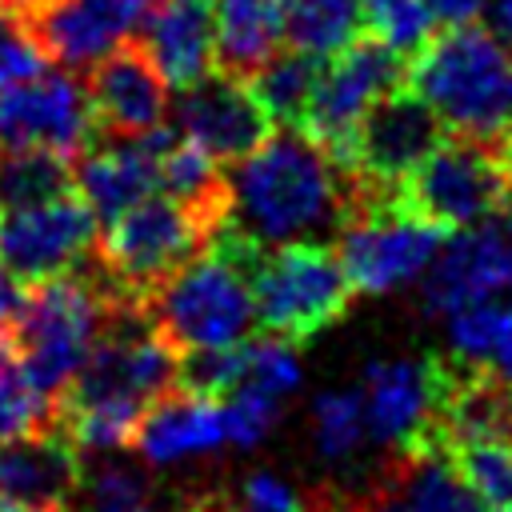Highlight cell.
Masks as SVG:
<instances>
[{
  "label": "cell",
  "mask_w": 512,
  "mask_h": 512,
  "mask_svg": "<svg viewBox=\"0 0 512 512\" xmlns=\"http://www.w3.org/2000/svg\"><path fill=\"white\" fill-rule=\"evenodd\" d=\"M224 180L228 208L220 228H232L256 248L332 244L368 192L320 140L292 124H276Z\"/></svg>",
  "instance_id": "obj_1"
},
{
  "label": "cell",
  "mask_w": 512,
  "mask_h": 512,
  "mask_svg": "<svg viewBox=\"0 0 512 512\" xmlns=\"http://www.w3.org/2000/svg\"><path fill=\"white\" fill-rule=\"evenodd\" d=\"M404 84L440 116L444 132L512 144V52L480 24H444L404 64Z\"/></svg>",
  "instance_id": "obj_2"
},
{
  "label": "cell",
  "mask_w": 512,
  "mask_h": 512,
  "mask_svg": "<svg viewBox=\"0 0 512 512\" xmlns=\"http://www.w3.org/2000/svg\"><path fill=\"white\" fill-rule=\"evenodd\" d=\"M248 248L252 240L216 224L208 244L144 300L152 328L176 352L228 348L252 336L256 300L248 280Z\"/></svg>",
  "instance_id": "obj_3"
},
{
  "label": "cell",
  "mask_w": 512,
  "mask_h": 512,
  "mask_svg": "<svg viewBox=\"0 0 512 512\" xmlns=\"http://www.w3.org/2000/svg\"><path fill=\"white\" fill-rule=\"evenodd\" d=\"M124 308L100 264L92 272L76 268L24 288L20 312L8 328L16 356L32 372V380L60 400V392L76 380L96 340Z\"/></svg>",
  "instance_id": "obj_4"
},
{
  "label": "cell",
  "mask_w": 512,
  "mask_h": 512,
  "mask_svg": "<svg viewBox=\"0 0 512 512\" xmlns=\"http://www.w3.org/2000/svg\"><path fill=\"white\" fill-rule=\"evenodd\" d=\"M248 280L256 300V324L292 344L320 336L352 304V284L332 244H252Z\"/></svg>",
  "instance_id": "obj_5"
},
{
  "label": "cell",
  "mask_w": 512,
  "mask_h": 512,
  "mask_svg": "<svg viewBox=\"0 0 512 512\" xmlns=\"http://www.w3.org/2000/svg\"><path fill=\"white\" fill-rule=\"evenodd\" d=\"M444 240H448L444 228L404 208L392 192L368 188L332 244L352 292L388 296L420 280Z\"/></svg>",
  "instance_id": "obj_6"
},
{
  "label": "cell",
  "mask_w": 512,
  "mask_h": 512,
  "mask_svg": "<svg viewBox=\"0 0 512 512\" xmlns=\"http://www.w3.org/2000/svg\"><path fill=\"white\" fill-rule=\"evenodd\" d=\"M208 224L172 196L148 192L100 232V272L124 304H140L208 244Z\"/></svg>",
  "instance_id": "obj_7"
},
{
  "label": "cell",
  "mask_w": 512,
  "mask_h": 512,
  "mask_svg": "<svg viewBox=\"0 0 512 512\" xmlns=\"http://www.w3.org/2000/svg\"><path fill=\"white\" fill-rule=\"evenodd\" d=\"M508 180H512L508 148L456 136V140H440L412 168V176H404L392 188V196L452 236L460 228L500 216Z\"/></svg>",
  "instance_id": "obj_8"
},
{
  "label": "cell",
  "mask_w": 512,
  "mask_h": 512,
  "mask_svg": "<svg viewBox=\"0 0 512 512\" xmlns=\"http://www.w3.org/2000/svg\"><path fill=\"white\" fill-rule=\"evenodd\" d=\"M456 364L448 356H384L364 368V420L368 436L392 460L436 448L444 400Z\"/></svg>",
  "instance_id": "obj_9"
},
{
  "label": "cell",
  "mask_w": 512,
  "mask_h": 512,
  "mask_svg": "<svg viewBox=\"0 0 512 512\" xmlns=\"http://www.w3.org/2000/svg\"><path fill=\"white\" fill-rule=\"evenodd\" d=\"M100 244V220L68 188L48 200L0 208V268L24 288L92 264Z\"/></svg>",
  "instance_id": "obj_10"
},
{
  "label": "cell",
  "mask_w": 512,
  "mask_h": 512,
  "mask_svg": "<svg viewBox=\"0 0 512 512\" xmlns=\"http://www.w3.org/2000/svg\"><path fill=\"white\" fill-rule=\"evenodd\" d=\"M400 80H404V56L376 36H360L320 68V80L300 128L348 168V148L360 116Z\"/></svg>",
  "instance_id": "obj_11"
},
{
  "label": "cell",
  "mask_w": 512,
  "mask_h": 512,
  "mask_svg": "<svg viewBox=\"0 0 512 512\" xmlns=\"http://www.w3.org/2000/svg\"><path fill=\"white\" fill-rule=\"evenodd\" d=\"M100 136L88 88L68 68H40L0 88V152L40 148L72 160Z\"/></svg>",
  "instance_id": "obj_12"
},
{
  "label": "cell",
  "mask_w": 512,
  "mask_h": 512,
  "mask_svg": "<svg viewBox=\"0 0 512 512\" xmlns=\"http://www.w3.org/2000/svg\"><path fill=\"white\" fill-rule=\"evenodd\" d=\"M444 140L440 116L404 84L388 88L356 124L348 148V172L368 188L392 192L412 168Z\"/></svg>",
  "instance_id": "obj_13"
},
{
  "label": "cell",
  "mask_w": 512,
  "mask_h": 512,
  "mask_svg": "<svg viewBox=\"0 0 512 512\" xmlns=\"http://www.w3.org/2000/svg\"><path fill=\"white\" fill-rule=\"evenodd\" d=\"M176 92V104H168L176 136L200 144L220 164H236L276 128L260 108L256 92L248 88V80L224 68H212Z\"/></svg>",
  "instance_id": "obj_14"
},
{
  "label": "cell",
  "mask_w": 512,
  "mask_h": 512,
  "mask_svg": "<svg viewBox=\"0 0 512 512\" xmlns=\"http://www.w3.org/2000/svg\"><path fill=\"white\" fill-rule=\"evenodd\" d=\"M512 296V228L504 220H484L452 232L424 272V312L444 320L448 312L476 300Z\"/></svg>",
  "instance_id": "obj_15"
},
{
  "label": "cell",
  "mask_w": 512,
  "mask_h": 512,
  "mask_svg": "<svg viewBox=\"0 0 512 512\" xmlns=\"http://www.w3.org/2000/svg\"><path fill=\"white\" fill-rule=\"evenodd\" d=\"M144 12L148 8L140 0H32L24 20L44 56L80 72L128 44L144 24Z\"/></svg>",
  "instance_id": "obj_16"
},
{
  "label": "cell",
  "mask_w": 512,
  "mask_h": 512,
  "mask_svg": "<svg viewBox=\"0 0 512 512\" xmlns=\"http://www.w3.org/2000/svg\"><path fill=\"white\" fill-rule=\"evenodd\" d=\"M172 140V128H152L144 136H104L76 152L72 188L92 208L100 224L116 220L124 208L156 192V160Z\"/></svg>",
  "instance_id": "obj_17"
},
{
  "label": "cell",
  "mask_w": 512,
  "mask_h": 512,
  "mask_svg": "<svg viewBox=\"0 0 512 512\" xmlns=\"http://www.w3.org/2000/svg\"><path fill=\"white\" fill-rule=\"evenodd\" d=\"M88 100L104 136H144L168 120V84L132 40L92 64Z\"/></svg>",
  "instance_id": "obj_18"
},
{
  "label": "cell",
  "mask_w": 512,
  "mask_h": 512,
  "mask_svg": "<svg viewBox=\"0 0 512 512\" xmlns=\"http://www.w3.org/2000/svg\"><path fill=\"white\" fill-rule=\"evenodd\" d=\"M228 444L224 408L212 396H196L188 388H172L152 400L136 424L132 448L148 468H172L184 460L212 456Z\"/></svg>",
  "instance_id": "obj_19"
},
{
  "label": "cell",
  "mask_w": 512,
  "mask_h": 512,
  "mask_svg": "<svg viewBox=\"0 0 512 512\" xmlns=\"http://www.w3.org/2000/svg\"><path fill=\"white\" fill-rule=\"evenodd\" d=\"M144 56L156 64L164 84L184 88L216 68V16L212 0H160L144 12L140 32Z\"/></svg>",
  "instance_id": "obj_20"
},
{
  "label": "cell",
  "mask_w": 512,
  "mask_h": 512,
  "mask_svg": "<svg viewBox=\"0 0 512 512\" xmlns=\"http://www.w3.org/2000/svg\"><path fill=\"white\" fill-rule=\"evenodd\" d=\"M80 472H84V456L64 436V428L0 440V500L76 508Z\"/></svg>",
  "instance_id": "obj_21"
},
{
  "label": "cell",
  "mask_w": 512,
  "mask_h": 512,
  "mask_svg": "<svg viewBox=\"0 0 512 512\" xmlns=\"http://www.w3.org/2000/svg\"><path fill=\"white\" fill-rule=\"evenodd\" d=\"M216 16V68L252 76L284 40L280 0H212Z\"/></svg>",
  "instance_id": "obj_22"
},
{
  "label": "cell",
  "mask_w": 512,
  "mask_h": 512,
  "mask_svg": "<svg viewBox=\"0 0 512 512\" xmlns=\"http://www.w3.org/2000/svg\"><path fill=\"white\" fill-rule=\"evenodd\" d=\"M156 188L164 196H172L176 204H184L192 216H200L208 224V232L224 220L228 208V180H224V164L212 160L200 144L184 140L172 132V140L160 148L156 160Z\"/></svg>",
  "instance_id": "obj_23"
},
{
  "label": "cell",
  "mask_w": 512,
  "mask_h": 512,
  "mask_svg": "<svg viewBox=\"0 0 512 512\" xmlns=\"http://www.w3.org/2000/svg\"><path fill=\"white\" fill-rule=\"evenodd\" d=\"M388 488L404 504V512H488L440 444L428 452L392 460Z\"/></svg>",
  "instance_id": "obj_24"
},
{
  "label": "cell",
  "mask_w": 512,
  "mask_h": 512,
  "mask_svg": "<svg viewBox=\"0 0 512 512\" xmlns=\"http://www.w3.org/2000/svg\"><path fill=\"white\" fill-rule=\"evenodd\" d=\"M180 512H332V504L276 468H248L220 492H208Z\"/></svg>",
  "instance_id": "obj_25"
},
{
  "label": "cell",
  "mask_w": 512,
  "mask_h": 512,
  "mask_svg": "<svg viewBox=\"0 0 512 512\" xmlns=\"http://www.w3.org/2000/svg\"><path fill=\"white\" fill-rule=\"evenodd\" d=\"M320 68H324V56H312L304 48H288V52L276 48L248 76V88L256 92V100H260V108L268 112L272 124L300 128L304 124V112H308V100L316 92Z\"/></svg>",
  "instance_id": "obj_26"
},
{
  "label": "cell",
  "mask_w": 512,
  "mask_h": 512,
  "mask_svg": "<svg viewBox=\"0 0 512 512\" xmlns=\"http://www.w3.org/2000/svg\"><path fill=\"white\" fill-rule=\"evenodd\" d=\"M76 500L80 512H168L148 468L116 460L112 452H100V460L84 464Z\"/></svg>",
  "instance_id": "obj_27"
},
{
  "label": "cell",
  "mask_w": 512,
  "mask_h": 512,
  "mask_svg": "<svg viewBox=\"0 0 512 512\" xmlns=\"http://www.w3.org/2000/svg\"><path fill=\"white\" fill-rule=\"evenodd\" d=\"M284 40L312 56H336L364 36L360 0H280Z\"/></svg>",
  "instance_id": "obj_28"
},
{
  "label": "cell",
  "mask_w": 512,
  "mask_h": 512,
  "mask_svg": "<svg viewBox=\"0 0 512 512\" xmlns=\"http://www.w3.org/2000/svg\"><path fill=\"white\" fill-rule=\"evenodd\" d=\"M56 424H60V400L32 380V372L16 356L12 336L0 332V440L36 436Z\"/></svg>",
  "instance_id": "obj_29"
},
{
  "label": "cell",
  "mask_w": 512,
  "mask_h": 512,
  "mask_svg": "<svg viewBox=\"0 0 512 512\" xmlns=\"http://www.w3.org/2000/svg\"><path fill=\"white\" fill-rule=\"evenodd\" d=\"M488 512H512V440L508 432H468L440 444Z\"/></svg>",
  "instance_id": "obj_30"
},
{
  "label": "cell",
  "mask_w": 512,
  "mask_h": 512,
  "mask_svg": "<svg viewBox=\"0 0 512 512\" xmlns=\"http://www.w3.org/2000/svg\"><path fill=\"white\" fill-rule=\"evenodd\" d=\"M368 440L360 392H320L312 400V444L324 464H348Z\"/></svg>",
  "instance_id": "obj_31"
},
{
  "label": "cell",
  "mask_w": 512,
  "mask_h": 512,
  "mask_svg": "<svg viewBox=\"0 0 512 512\" xmlns=\"http://www.w3.org/2000/svg\"><path fill=\"white\" fill-rule=\"evenodd\" d=\"M68 188H72V164L64 156L40 148L0 152V208L48 200Z\"/></svg>",
  "instance_id": "obj_32"
},
{
  "label": "cell",
  "mask_w": 512,
  "mask_h": 512,
  "mask_svg": "<svg viewBox=\"0 0 512 512\" xmlns=\"http://www.w3.org/2000/svg\"><path fill=\"white\" fill-rule=\"evenodd\" d=\"M364 4V24L368 36L384 40L392 52H400L404 60L432 36V12L424 0H360Z\"/></svg>",
  "instance_id": "obj_33"
},
{
  "label": "cell",
  "mask_w": 512,
  "mask_h": 512,
  "mask_svg": "<svg viewBox=\"0 0 512 512\" xmlns=\"http://www.w3.org/2000/svg\"><path fill=\"white\" fill-rule=\"evenodd\" d=\"M280 404H284V400H276V396H268V392H260V388H252V384L232 388V392L220 400V408H224V428H228V444H236V448H256V444L272 432V424L280 420Z\"/></svg>",
  "instance_id": "obj_34"
},
{
  "label": "cell",
  "mask_w": 512,
  "mask_h": 512,
  "mask_svg": "<svg viewBox=\"0 0 512 512\" xmlns=\"http://www.w3.org/2000/svg\"><path fill=\"white\" fill-rule=\"evenodd\" d=\"M40 68H48V56L36 44L24 12L12 8V4H0V88H8L16 80H28Z\"/></svg>",
  "instance_id": "obj_35"
},
{
  "label": "cell",
  "mask_w": 512,
  "mask_h": 512,
  "mask_svg": "<svg viewBox=\"0 0 512 512\" xmlns=\"http://www.w3.org/2000/svg\"><path fill=\"white\" fill-rule=\"evenodd\" d=\"M480 376H488L492 384H500L504 392H512V296H508V304H504V324H500L496 348H492L488 364L480 368Z\"/></svg>",
  "instance_id": "obj_36"
},
{
  "label": "cell",
  "mask_w": 512,
  "mask_h": 512,
  "mask_svg": "<svg viewBox=\"0 0 512 512\" xmlns=\"http://www.w3.org/2000/svg\"><path fill=\"white\" fill-rule=\"evenodd\" d=\"M436 24H464L484 12V0H424Z\"/></svg>",
  "instance_id": "obj_37"
},
{
  "label": "cell",
  "mask_w": 512,
  "mask_h": 512,
  "mask_svg": "<svg viewBox=\"0 0 512 512\" xmlns=\"http://www.w3.org/2000/svg\"><path fill=\"white\" fill-rule=\"evenodd\" d=\"M20 300H24V284L8 268H0V332L12 328V320L20 312Z\"/></svg>",
  "instance_id": "obj_38"
},
{
  "label": "cell",
  "mask_w": 512,
  "mask_h": 512,
  "mask_svg": "<svg viewBox=\"0 0 512 512\" xmlns=\"http://www.w3.org/2000/svg\"><path fill=\"white\" fill-rule=\"evenodd\" d=\"M484 16H488V32L512 52V0H484Z\"/></svg>",
  "instance_id": "obj_39"
},
{
  "label": "cell",
  "mask_w": 512,
  "mask_h": 512,
  "mask_svg": "<svg viewBox=\"0 0 512 512\" xmlns=\"http://www.w3.org/2000/svg\"><path fill=\"white\" fill-rule=\"evenodd\" d=\"M356 512H404V504L392 496V488H388V480H380L376 488H372V496L356 508Z\"/></svg>",
  "instance_id": "obj_40"
},
{
  "label": "cell",
  "mask_w": 512,
  "mask_h": 512,
  "mask_svg": "<svg viewBox=\"0 0 512 512\" xmlns=\"http://www.w3.org/2000/svg\"><path fill=\"white\" fill-rule=\"evenodd\" d=\"M0 512H76L72 504H24V500H0Z\"/></svg>",
  "instance_id": "obj_41"
},
{
  "label": "cell",
  "mask_w": 512,
  "mask_h": 512,
  "mask_svg": "<svg viewBox=\"0 0 512 512\" xmlns=\"http://www.w3.org/2000/svg\"><path fill=\"white\" fill-rule=\"evenodd\" d=\"M508 160H512V144H508ZM500 220L512 228V180H508V196H504V208H500Z\"/></svg>",
  "instance_id": "obj_42"
},
{
  "label": "cell",
  "mask_w": 512,
  "mask_h": 512,
  "mask_svg": "<svg viewBox=\"0 0 512 512\" xmlns=\"http://www.w3.org/2000/svg\"><path fill=\"white\" fill-rule=\"evenodd\" d=\"M504 432H508V440H512V392H508V412H504Z\"/></svg>",
  "instance_id": "obj_43"
},
{
  "label": "cell",
  "mask_w": 512,
  "mask_h": 512,
  "mask_svg": "<svg viewBox=\"0 0 512 512\" xmlns=\"http://www.w3.org/2000/svg\"><path fill=\"white\" fill-rule=\"evenodd\" d=\"M0 4H12V8H20V12H24V8L32 4V0H0Z\"/></svg>",
  "instance_id": "obj_44"
},
{
  "label": "cell",
  "mask_w": 512,
  "mask_h": 512,
  "mask_svg": "<svg viewBox=\"0 0 512 512\" xmlns=\"http://www.w3.org/2000/svg\"><path fill=\"white\" fill-rule=\"evenodd\" d=\"M140 4H144V8H152V4H160V0H140Z\"/></svg>",
  "instance_id": "obj_45"
}]
</instances>
